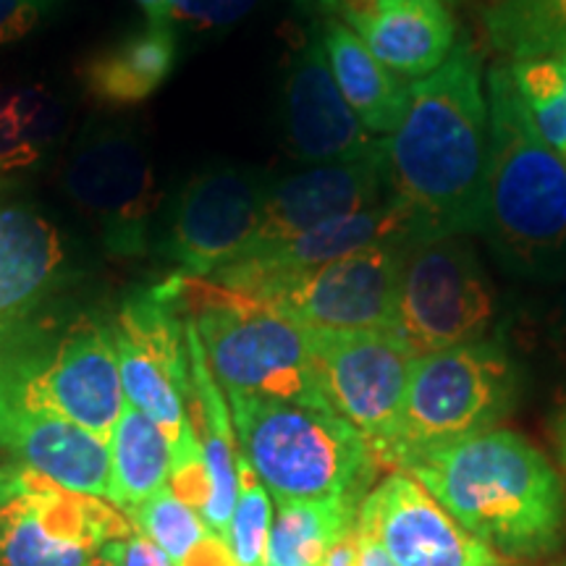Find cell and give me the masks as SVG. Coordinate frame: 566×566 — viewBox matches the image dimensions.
Wrapping results in <instances>:
<instances>
[{
    "instance_id": "cell-35",
    "label": "cell",
    "mask_w": 566,
    "mask_h": 566,
    "mask_svg": "<svg viewBox=\"0 0 566 566\" xmlns=\"http://www.w3.org/2000/svg\"><path fill=\"white\" fill-rule=\"evenodd\" d=\"M51 9V0H0V48L30 34Z\"/></svg>"
},
{
    "instance_id": "cell-10",
    "label": "cell",
    "mask_w": 566,
    "mask_h": 566,
    "mask_svg": "<svg viewBox=\"0 0 566 566\" xmlns=\"http://www.w3.org/2000/svg\"><path fill=\"white\" fill-rule=\"evenodd\" d=\"M63 192L116 258L150 247L160 187L145 145L124 126H90L63 166Z\"/></svg>"
},
{
    "instance_id": "cell-8",
    "label": "cell",
    "mask_w": 566,
    "mask_h": 566,
    "mask_svg": "<svg viewBox=\"0 0 566 566\" xmlns=\"http://www.w3.org/2000/svg\"><path fill=\"white\" fill-rule=\"evenodd\" d=\"M0 394L34 412L80 424L108 441L126 405L111 331L82 321L51 352L38 342L0 336Z\"/></svg>"
},
{
    "instance_id": "cell-32",
    "label": "cell",
    "mask_w": 566,
    "mask_h": 566,
    "mask_svg": "<svg viewBox=\"0 0 566 566\" xmlns=\"http://www.w3.org/2000/svg\"><path fill=\"white\" fill-rule=\"evenodd\" d=\"M533 334L551 359V367L566 384V279L558 281L556 292L537 307Z\"/></svg>"
},
{
    "instance_id": "cell-22",
    "label": "cell",
    "mask_w": 566,
    "mask_h": 566,
    "mask_svg": "<svg viewBox=\"0 0 566 566\" xmlns=\"http://www.w3.org/2000/svg\"><path fill=\"white\" fill-rule=\"evenodd\" d=\"M181 323L189 357V380H192V394L197 409H200V433L197 436H200L210 480V499L205 504L202 522L212 533L226 537L239 495V443L237 433H233L229 399H226L223 388L218 386L216 375L210 370L200 336H197L192 323L184 321V317Z\"/></svg>"
},
{
    "instance_id": "cell-24",
    "label": "cell",
    "mask_w": 566,
    "mask_h": 566,
    "mask_svg": "<svg viewBox=\"0 0 566 566\" xmlns=\"http://www.w3.org/2000/svg\"><path fill=\"white\" fill-rule=\"evenodd\" d=\"M176 38L168 24L142 27L82 63L80 80L90 97L108 108H129L155 95L176 66Z\"/></svg>"
},
{
    "instance_id": "cell-18",
    "label": "cell",
    "mask_w": 566,
    "mask_h": 566,
    "mask_svg": "<svg viewBox=\"0 0 566 566\" xmlns=\"http://www.w3.org/2000/svg\"><path fill=\"white\" fill-rule=\"evenodd\" d=\"M412 242H420V231H417L412 216L388 192L384 200L354 210L349 216L325 221L300 237L286 239V242L244 252L237 263L226 265L210 281L223 283L237 292H250L268 279L334 263V260L367 250V247Z\"/></svg>"
},
{
    "instance_id": "cell-7",
    "label": "cell",
    "mask_w": 566,
    "mask_h": 566,
    "mask_svg": "<svg viewBox=\"0 0 566 566\" xmlns=\"http://www.w3.org/2000/svg\"><path fill=\"white\" fill-rule=\"evenodd\" d=\"M499 292L464 233L412 242L396 292L394 334L417 357L499 336Z\"/></svg>"
},
{
    "instance_id": "cell-39",
    "label": "cell",
    "mask_w": 566,
    "mask_h": 566,
    "mask_svg": "<svg viewBox=\"0 0 566 566\" xmlns=\"http://www.w3.org/2000/svg\"><path fill=\"white\" fill-rule=\"evenodd\" d=\"M137 3L145 9L147 19H150L153 24H168V21H171L174 0H137Z\"/></svg>"
},
{
    "instance_id": "cell-4",
    "label": "cell",
    "mask_w": 566,
    "mask_h": 566,
    "mask_svg": "<svg viewBox=\"0 0 566 566\" xmlns=\"http://www.w3.org/2000/svg\"><path fill=\"white\" fill-rule=\"evenodd\" d=\"M160 289L179 317L195 325L223 394L334 409L317 378L307 331L292 317L210 279L176 273Z\"/></svg>"
},
{
    "instance_id": "cell-38",
    "label": "cell",
    "mask_w": 566,
    "mask_h": 566,
    "mask_svg": "<svg viewBox=\"0 0 566 566\" xmlns=\"http://www.w3.org/2000/svg\"><path fill=\"white\" fill-rule=\"evenodd\" d=\"M359 535V562L357 566H396L394 558L386 554V548L375 541L373 533H367L365 527L357 525Z\"/></svg>"
},
{
    "instance_id": "cell-21",
    "label": "cell",
    "mask_w": 566,
    "mask_h": 566,
    "mask_svg": "<svg viewBox=\"0 0 566 566\" xmlns=\"http://www.w3.org/2000/svg\"><path fill=\"white\" fill-rule=\"evenodd\" d=\"M66 247L51 218L0 187V336L61 286Z\"/></svg>"
},
{
    "instance_id": "cell-3",
    "label": "cell",
    "mask_w": 566,
    "mask_h": 566,
    "mask_svg": "<svg viewBox=\"0 0 566 566\" xmlns=\"http://www.w3.org/2000/svg\"><path fill=\"white\" fill-rule=\"evenodd\" d=\"M488 176L478 237L495 263L530 283L566 279V163L535 132L506 63L485 76Z\"/></svg>"
},
{
    "instance_id": "cell-37",
    "label": "cell",
    "mask_w": 566,
    "mask_h": 566,
    "mask_svg": "<svg viewBox=\"0 0 566 566\" xmlns=\"http://www.w3.org/2000/svg\"><path fill=\"white\" fill-rule=\"evenodd\" d=\"M359 562V535H357V525L338 537L334 546L328 548L321 566H357Z\"/></svg>"
},
{
    "instance_id": "cell-43",
    "label": "cell",
    "mask_w": 566,
    "mask_h": 566,
    "mask_svg": "<svg viewBox=\"0 0 566 566\" xmlns=\"http://www.w3.org/2000/svg\"><path fill=\"white\" fill-rule=\"evenodd\" d=\"M499 566H501V564H499Z\"/></svg>"
},
{
    "instance_id": "cell-26",
    "label": "cell",
    "mask_w": 566,
    "mask_h": 566,
    "mask_svg": "<svg viewBox=\"0 0 566 566\" xmlns=\"http://www.w3.org/2000/svg\"><path fill=\"white\" fill-rule=\"evenodd\" d=\"M357 501H283L268 535L265 566H321L328 548L357 525Z\"/></svg>"
},
{
    "instance_id": "cell-17",
    "label": "cell",
    "mask_w": 566,
    "mask_h": 566,
    "mask_svg": "<svg viewBox=\"0 0 566 566\" xmlns=\"http://www.w3.org/2000/svg\"><path fill=\"white\" fill-rule=\"evenodd\" d=\"M281 118L289 153L304 166L363 158L380 142L344 101L317 38L304 42L286 71Z\"/></svg>"
},
{
    "instance_id": "cell-13",
    "label": "cell",
    "mask_w": 566,
    "mask_h": 566,
    "mask_svg": "<svg viewBox=\"0 0 566 566\" xmlns=\"http://www.w3.org/2000/svg\"><path fill=\"white\" fill-rule=\"evenodd\" d=\"M268 189L271 179L258 168L216 166L192 176L168 210L160 254L181 275L212 279L247 252Z\"/></svg>"
},
{
    "instance_id": "cell-9",
    "label": "cell",
    "mask_w": 566,
    "mask_h": 566,
    "mask_svg": "<svg viewBox=\"0 0 566 566\" xmlns=\"http://www.w3.org/2000/svg\"><path fill=\"white\" fill-rule=\"evenodd\" d=\"M134 533L108 501L66 491L24 464L0 467V566H92Z\"/></svg>"
},
{
    "instance_id": "cell-42",
    "label": "cell",
    "mask_w": 566,
    "mask_h": 566,
    "mask_svg": "<svg viewBox=\"0 0 566 566\" xmlns=\"http://www.w3.org/2000/svg\"><path fill=\"white\" fill-rule=\"evenodd\" d=\"M323 3H325V6H328V3H331V0H323ZM446 3H449V0H446Z\"/></svg>"
},
{
    "instance_id": "cell-11",
    "label": "cell",
    "mask_w": 566,
    "mask_h": 566,
    "mask_svg": "<svg viewBox=\"0 0 566 566\" xmlns=\"http://www.w3.org/2000/svg\"><path fill=\"white\" fill-rule=\"evenodd\" d=\"M317 378L338 417L386 467L417 354L394 331H307Z\"/></svg>"
},
{
    "instance_id": "cell-40",
    "label": "cell",
    "mask_w": 566,
    "mask_h": 566,
    "mask_svg": "<svg viewBox=\"0 0 566 566\" xmlns=\"http://www.w3.org/2000/svg\"><path fill=\"white\" fill-rule=\"evenodd\" d=\"M551 433H554V446H556V454H558V462L566 470V401L564 407L558 409L556 417H554V424H551Z\"/></svg>"
},
{
    "instance_id": "cell-29",
    "label": "cell",
    "mask_w": 566,
    "mask_h": 566,
    "mask_svg": "<svg viewBox=\"0 0 566 566\" xmlns=\"http://www.w3.org/2000/svg\"><path fill=\"white\" fill-rule=\"evenodd\" d=\"M506 69L535 132L566 163V51L506 63Z\"/></svg>"
},
{
    "instance_id": "cell-15",
    "label": "cell",
    "mask_w": 566,
    "mask_h": 566,
    "mask_svg": "<svg viewBox=\"0 0 566 566\" xmlns=\"http://www.w3.org/2000/svg\"><path fill=\"white\" fill-rule=\"evenodd\" d=\"M357 525L375 535L396 566H499V556L470 535L407 472H391L359 504Z\"/></svg>"
},
{
    "instance_id": "cell-27",
    "label": "cell",
    "mask_w": 566,
    "mask_h": 566,
    "mask_svg": "<svg viewBox=\"0 0 566 566\" xmlns=\"http://www.w3.org/2000/svg\"><path fill=\"white\" fill-rule=\"evenodd\" d=\"M63 111L42 84L0 92V179L27 171L59 139Z\"/></svg>"
},
{
    "instance_id": "cell-34",
    "label": "cell",
    "mask_w": 566,
    "mask_h": 566,
    "mask_svg": "<svg viewBox=\"0 0 566 566\" xmlns=\"http://www.w3.org/2000/svg\"><path fill=\"white\" fill-rule=\"evenodd\" d=\"M101 558L111 562L113 566H174L163 551L155 543L147 541L134 530L132 535L118 537V541L105 543L101 551Z\"/></svg>"
},
{
    "instance_id": "cell-12",
    "label": "cell",
    "mask_w": 566,
    "mask_h": 566,
    "mask_svg": "<svg viewBox=\"0 0 566 566\" xmlns=\"http://www.w3.org/2000/svg\"><path fill=\"white\" fill-rule=\"evenodd\" d=\"M409 244L367 247L334 263L250 289L304 331H394L399 273Z\"/></svg>"
},
{
    "instance_id": "cell-5",
    "label": "cell",
    "mask_w": 566,
    "mask_h": 566,
    "mask_svg": "<svg viewBox=\"0 0 566 566\" xmlns=\"http://www.w3.org/2000/svg\"><path fill=\"white\" fill-rule=\"evenodd\" d=\"M239 451L283 501L344 499L363 504L378 472L370 446L334 409L226 394Z\"/></svg>"
},
{
    "instance_id": "cell-1",
    "label": "cell",
    "mask_w": 566,
    "mask_h": 566,
    "mask_svg": "<svg viewBox=\"0 0 566 566\" xmlns=\"http://www.w3.org/2000/svg\"><path fill=\"white\" fill-rule=\"evenodd\" d=\"M488 150L483 61L459 38L441 69L412 82L405 118L386 137L388 192L412 216L420 239L480 231Z\"/></svg>"
},
{
    "instance_id": "cell-20",
    "label": "cell",
    "mask_w": 566,
    "mask_h": 566,
    "mask_svg": "<svg viewBox=\"0 0 566 566\" xmlns=\"http://www.w3.org/2000/svg\"><path fill=\"white\" fill-rule=\"evenodd\" d=\"M0 449L66 491L108 501V441L80 424L34 412L0 394Z\"/></svg>"
},
{
    "instance_id": "cell-28",
    "label": "cell",
    "mask_w": 566,
    "mask_h": 566,
    "mask_svg": "<svg viewBox=\"0 0 566 566\" xmlns=\"http://www.w3.org/2000/svg\"><path fill=\"white\" fill-rule=\"evenodd\" d=\"M485 30L506 63L558 55L566 51V0H493Z\"/></svg>"
},
{
    "instance_id": "cell-16",
    "label": "cell",
    "mask_w": 566,
    "mask_h": 566,
    "mask_svg": "<svg viewBox=\"0 0 566 566\" xmlns=\"http://www.w3.org/2000/svg\"><path fill=\"white\" fill-rule=\"evenodd\" d=\"M388 197L386 137L363 158L323 163L271 181L263 221L247 252L265 250Z\"/></svg>"
},
{
    "instance_id": "cell-30",
    "label": "cell",
    "mask_w": 566,
    "mask_h": 566,
    "mask_svg": "<svg viewBox=\"0 0 566 566\" xmlns=\"http://www.w3.org/2000/svg\"><path fill=\"white\" fill-rule=\"evenodd\" d=\"M129 522L139 535H145L171 558L174 566H181L184 558L192 554L202 543V537L210 533L202 516L192 506L184 504L168 485L134 509Z\"/></svg>"
},
{
    "instance_id": "cell-41",
    "label": "cell",
    "mask_w": 566,
    "mask_h": 566,
    "mask_svg": "<svg viewBox=\"0 0 566 566\" xmlns=\"http://www.w3.org/2000/svg\"><path fill=\"white\" fill-rule=\"evenodd\" d=\"M92 566H113L111 562H105V558H101V556H97L95 558V562H92Z\"/></svg>"
},
{
    "instance_id": "cell-23",
    "label": "cell",
    "mask_w": 566,
    "mask_h": 566,
    "mask_svg": "<svg viewBox=\"0 0 566 566\" xmlns=\"http://www.w3.org/2000/svg\"><path fill=\"white\" fill-rule=\"evenodd\" d=\"M321 40L331 74L349 108L373 137H391L409 108L412 82L386 69L342 19L325 21Z\"/></svg>"
},
{
    "instance_id": "cell-19",
    "label": "cell",
    "mask_w": 566,
    "mask_h": 566,
    "mask_svg": "<svg viewBox=\"0 0 566 566\" xmlns=\"http://www.w3.org/2000/svg\"><path fill=\"white\" fill-rule=\"evenodd\" d=\"M328 6L375 59L407 82L441 69L459 42L446 0H331Z\"/></svg>"
},
{
    "instance_id": "cell-36",
    "label": "cell",
    "mask_w": 566,
    "mask_h": 566,
    "mask_svg": "<svg viewBox=\"0 0 566 566\" xmlns=\"http://www.w3.org/2000/svg\"><path fill=\"white\" fill-rule=\"evenodd\" d=\"M181 566H239V564L233 562L229 543L210 530V533L202 537L200 546H197L192 554L184 558Z\"/></svg>"
},
{
    "instance_id": "cell-2",
    "label": "cell",
    "mask_w": 566,
    "mask_h": 566,
    "mask_svg": "<svg viewBox=\"0 0 566 566\" xmlns=\"http://www.w3.org/2000/svg\"><path fill=\"white\" fill-rule=\"evenodd\" d=\"M401 472L488 548L530 558L548 554L562 541V478L546 454L514 430L493 428L428 451Z\"/></svg>"
},
{
    "instance_id": "cell-6",
    "label": "cell",
    "mask_w": 566,
    "mask_h": 566,
    "mask_svg": "<svg viewBox=\"0 0 566 566\" xmlns=\"http://www.w3.org/2000/svg\"><path fill=\"white\" fill-rule=\"evenodd\" d=\"M520 391V363L501 336L422 354L409 373L386 467L407 470L428 451L488 433L514 412Z\"/></svg>"
},
{
    "instance_id": "cell-25",
    "label": "cell",
    "mask_w": 566,
    "mask_h": 566,
    "mask_svg": "<svg viewBox=\"0 0 566 566\" xmlns=\"http://www.w3.org/2000/svg\"><path fill=\"white\" fill-rule=\"evenodd\" d=\"M108 504L132 514L171 478V441L150 417L126 401L108 438Z\"/></svg>"
},
{
    "instance_id": "cell-31",
    "label": "cell",
    "mask_w": 566,
    "mask_h": 566,
    "mask_svg": "<svg viewBox=\"0 0 566 566\" xmlns=\"http://www.w3.org/2000/svg\"><path fill=\"white\" fill-rule=\"evenodd\" d=\"M239 495L237 509L226 530L223 541L229 543L233 562L239 566H265L268 535H271L273 501L263 480L254 475L252 464L239 451Z\"/></svg>"
},
{
    "instance_id": "cell-14",
    "label": "cell",
    "mask_w": 566,
    "mask_h": 566,
    "mask_svg": "<svg viewBox=\"0 0 566 566\" xmlns=\"http://www.w3.org/2000/svg\"><path fill=\"white\" fill-rule=\"evenodd\" d=\"M181 336V317L160 286L126 302L113 328L124 399L158 424L171 451L192 422L184 405L192 380Z\"/></svg>"
},
{
    "instance_id": "cell-33",
    "label": "cell",
    "mask_w": 566,
    "mask_h": 566,
    "mask_svg": "<svg viewBox=\"0 0 566 566\" xmlns=\"http://www.w3.org/2000/svg\"><path fill=\"white\" fill-rule=\"evenodd\" d=\"M258 3L260 0H174L171 19L192 30H218L244 19Z\"/></svg>"
}]
</instances>
